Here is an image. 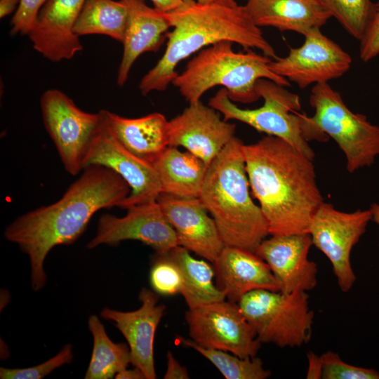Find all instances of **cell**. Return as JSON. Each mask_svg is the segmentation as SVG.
<instances>
[{
  "mask_svg": "<svg viewBox=\"0 0 379 379\" xmlns=\"http://www.w3.org/2000/svg\"><path fill=\"white\" fill-rule=\"evenodd\" d=\"M166 253L180 271L182 282L180 293L189 309L225 300V293L214 284V267L204 260L194 258L180 246Z\"/></svg>",
  "mask_w": 379,
  "mask_h": 379,
  "instance_id": "25",
  "label": "cell"
},
{
  "mask_svg": "<svg viewBox=\"0 0 379 379\" xmlns=\"http://www.w3.org/2000/svg\"><path fill=\"white\" fill-rule=\"evenodd\" d=\"M243 145L233 138L211 161L198 198L226 246L255 252L270 233L260 206L251 197Z\"/></svg>",
  "mask_w": 379,
  "mask_h": 379,
  "instance_id": "4",
  "label": "cell"
},
{
  "mask_svg": "<svg viewBox=\"0 0 379 379\" xmlns=\"http://www.w3.org/2000/svg\"><path fill=\"white\" fill-rule=\"evenodd\" d=\"M101 116V123L85 161L101 165L118 173L129 185L131 192L121 208L157 201L162 192L153 164L126 149L112 134Z\"/></svg>",
  "mask_w": 379,
  "mask_h": 379,
  "instance_id": "13",
  "label": "cell"
},
{
  "mask_svg": "<svg viewBox=\"0 0 379 379\" xmlns=\"http://www.w3.org/2000/svg\"><path fill=\"white\" fill-rule=\"evenodd\" d=\"M309 359V367L307 378H321V362L320 357H317L314 353L307 354Z\"/></svg>",
  "mask_w": 379,
  "mask_h": 379,
  "instance_id": "37",
  "label": "cell"
},
{
  "mask_svg": "<svg viewBox=\"0 0 379 379\" xmlns=\"http://www.w3.org/2000/svg\"><path fill=\"white\" fill-rule=\"evenodd\" d=\"M20 0H0V18L2 19L18 8Z\"/></svg>",
  "mask_w": 379,
  "mask_h": 379,
  "instance_id": "39",
  "label": "cell"
},
{
  "mask_svg": "<svg viewBox=\"0 0 379 379\" xmlns=\"http://www.w3.org/2000/svg\"><path fill=\"white\" fill-rule=\"evenodd\" d=\"M128 10V20L123 41L124 52L117 83L123 86L137 58L142 53L157 51L171 27L164 15L148 6L144 0H121Z\"/></svg>",
  "mask_w": 379,
  "mask_h": 379,
  "instance_id": "21",
  "label": "cell"
},
{
  "mask_svg": "<svg viewBox=\"0 0 379 379\" xmlns=\"http://www.w3.org/2000/svg\"><path fill=\"white\" fill-rule=\"evenodd\" d=\"M163 193L199 197L208 165L192 153L168 146L152 162ZM161 192V193H162Z\"/></svg>",
  "mask_w": 379,
  "mask_h": 379,
  "instance_id": "24",
  "label": "cell"
},
{
  "mask_svg": "<svg viewBox=\"0 0 379 379\" xmlns=\"http://www.w3.org/2000/svg\"><path fill=\"white\" fill-rule=\"evenodd\" d=\"M244 7L259 27H272L303 36L321 29L331 18L317 0H247Z\"/></svg>",
  "mask_w": 379,
  "mask_h": 379,
  "instance_id": "22",
  "label": "cell"
},
{
  "mask_svg": "<svg viewBox=\"0 0 379 379\" xmlns=\"http://www.w3.org/2000/svg\"><path fill=\"white\" fill-rule=\"evenodd\" d=\"M48 0H20L11 21V33L27 34L32 30L38 14Z\"/></svg>",
  "mask_w": 379,
  "mask_h": 379,
  "instance_id": "33",
  "label": "cell"
},
{
  "mask_svg": "<svg viewBox=\"0 0 379 379\" xmlns=\"http://www.w3.org/2000/svg\"><path fill=\"white\" fill-rule=\"evenodd\" d=\"M130 192L118 173L101 165H89L59 200L20 215L6 227V240L29 258L34 291L46 283L44 261L51 249L73 244L98 211L121 207Z\"/></svg>",
  "mask_w": 379,
  "mask_h": 379,
  "instance_id": "1",
  "label": "cell"
},
{
  "mask_svg": "<svg viewBox=\"0 0 379 379\" xmlns=\"http://www.w3.org/2000/svg\"><path fill=\"white\" fill-rule=\"evenodd\" d=\"M369 209L372 215L371 220L379 225V204L374 203L371 204Z\"/></svg>",
  "mask_w": 379,
  "mask_h": 379,
  "instance_id": "41",
  "label": "cell"
},
{
  "mask_svg": "<svg viewBox=\"0 0 379 379\" xmlns=\"http://www.w3.org/2000/svg\"><path fill=\"white\" fill-rule=\"evenodd\" d=\"M213 264L218 286L230 301L238 302L257 289L279 291V284L270 267L255 252L225 245Z\"/></svg>",
  "mask_w": 379,
  "mask_h": 379,
  "instance_id": "20",
  "label": "cell"
},
{
  "mask_svg": "<svg viewBox=\"0 0 379 379\" xmlns=\"http://www.w3.org/2000/svg\"><path fill=\"white\" fill-rule=\"evenodd\" d=\"M126 210L127 213L123 217L101 215L95 235L87 248L93 249L102 244L136 240L150 246L157 253H166L178 246L175 232L157 201L134 205Z\"/></svg>",
  "mask_w": 379,
  "mask_h": 379,
  "instance_id": "14",
  "label": "cell"
},
{
  "mask_svg": "<svg viewBox=\"0 0 379 379\" xmlns=\"http://www.w3.org/2000/svg\"><path fill=\"white\" fill-rule=\"evenodd\" d=\"M116 379H146L143 372L137 367L128 368L119 371L114 377Z\"/></svg>",
  "mask_w": 379,
  "mask_h": 379,
  "instance_id": "38",
  "label": "cell"
},
{
  "mask_svg": "<svg viewBox=\"0 0 379 379\" xmlns=\"http://www.w3.org/2000/svg\"><path fill=\"white\" fill-rule=\"evenodd\" d=\"M104 121L115 138L128 151L150 163L168 146V121L154 112L138 118H126L102 109Z\"/></svg>",
  "mask_w": 379,
  "mask_h": 379,
  "instance_id": "23",
  "label": "cell"
},
{
  "mask_svg": "<svg viewBox=\"0 0 379 379\" xmlns=\"http://www.w3.org/2000/svg\"><path fill=\"white\" fill-rule=\"evenodd\" d=\"M181 342L196 350L211 362L226 379H265L271 375L262 360L256 357L242 358L219 350L208 349L191 339L182 338Z\"/></svg>",
  "mask_w": 379,
  "mask_h": 379,
  "instance_id": "28",
  "label": "cell"
},
{
  "mask_svg": "<svg viewBox=\"0 0 379 379\" xmlns=\"http://www.w3.org/2000/svg\"><path fill=\"white\" fill-rule=\"evenodd\" d=\"M74 357L72 346L66 344L60 352L46 361L29 368H0L1 379H41L58 368L69 364Z\"/></svg>",
  "mask_w": 379,
  "mask_h": 379,
  "instance_id": "31",
  "label": "cell"
},
{
  "mask_svg": "<svg viewBox=\"0 0 379 379\" xmlns=\"http://www.w3.org/2000/svg\"><path fill=\"white\" fill-rule=\"evenodd\" d=\"M200 4H219L230 6H234L238 4L234 0H196Z\"/></svg>",
  "mask_w": 379,
  "mask_h": 379,
  "instance_id": "40",
  "label": "cell"
},
{
  "mask_svg": "<svg viewBox=\"0 0 379 379\" xmlns=\"http://www.w3.org/2000/svg\"><path fill=\"white\" fill-rule=\"evenodd\" d=\"M138 299L141 305L136 310L122 312L105 307L100 316L112 321L124 336L133 367L140 369L146 379H155L154 337L166 307L158 304L159 296L156 292L146 288L141 289Z\"/></svg>",
  "mask_w": 379,
  "mask_h": 379,
  "instance_id": "18",
  "label": "cell"
},
{
  "mask_svg": "<svg viewBox=\"0 0 379 379\" xmlns=\"http://www.w3.org/2000/svg\"><path fill=\"white\" fill-rule=\"evenodd\" d=\"M185 320L191 340L203 347L247 358L261 347L238 302L222 300L188 309Z\"/></svg>",
  "mask_w": 379,
  "mask_h": 379,
  "instance_id": "10",
  "label": "cell"
},
{
  "mask_svg": "<svg viewBox=\"0 0 379 379\" xmlns=\"http://www.w3.org/2000/svg\"><path fill=\"white\" fill-rule=\"evenodd\" d=\"M371 218L370 209L346 213L324 201L310 222L308 232L312 244L331 262L343 292H348L356 281L350 254Z\"/></svg>",
  "mask_w": 379,
  "mask_h": 379,
  "instance_id": "11",
  "label": "cell"
},
{
  "mask_svg": "<svg viewBox=\"0 0 379 379\" xmlns=\"http://www.w3.org/2000/svg\"><path fill=\"white\" fill-rule=\"evenodd\" d=\"M166 358L167 367L164 378L188 379L190 378L187 368L179 363L172 352H168Z\"/></svg>",
  "mask_w": 379,
  "mask_h": 379,
  "instance_id": "35",
  "label": "cell"
},
{
  "mask_svg": "<svg viewBox=\"0 0 379 379\" xmlns=\"http://www.w3.org/2000/svg\"><path fill=\"white\" fill-rule=\"evenodd\" d=\"M354 39L360 41L374 13L372 0H317Z\"/></svg>",
  "mask_w": 379,
  "mask_h": 379,
  "instance_id": "29",
  "label": "cell"
},
{
  "mask_svg": "<svg viewBox=\"0 0 379 379\" xmlns=\"http://www.w3.org/2000/svg\"><path fill=\"white\" fill-rule=\"evenodd\" d=\"M243 152L249 185L270 235L308 232L312 217L324 202L313 160L270 135L255 143L244 144Z\"/></svg>",
  "mask_w": 379,
  "mask_h": 379,
  "instance_id": "2",
  "label": "cell"
},
{
  "mask_svg": "<svg viewBox=\"0 0 379 379\" xmlns=\"http://www.w3.org/2000/svg\"><path fill=\"white\" fill-rule=\"evenodd\" d=\"M310 104V117L317 128L333 139L346 158V168L353 173L371 166L379 155V127L359 113L352 112L340 93L328 82L315 84Z\"/></svg>",
  "mask_w": 379,
  "mask_h": 379,
  "instance_id": "8",
  "label": "cell"
},
{
  "mask_svg": "<svg viewBox=\"0 0 379 379\" xmlns=\"http://www.w3.org/2000/svg\"><path fill=\"white\" fill-rule=\"evenodd\" d=\"M40 107L45 128L64 168L70 175H78L84 169L86 158L100 127V112L81 110L58 89L46 91L41 97Z\"/></svg>",
  "mask_w": 379,
  "mask_h": 379,
  "instance_id": "9",
  "label": "cell"
},
{
  "mask_svg": "<svg viewBox=\"0 0 379 379\" xmlns=\"http://www.w3.org/2000/svg\"><path fill=\"white\" fill-rule=\"evenodd\" d=\"M256 91L264 100L256 109H241L231 100L227 91L220 88L210 98L208 105L223 115V119L237 120L255 130L279 138L298 149L312 160L315 154L308 142L326 141L322 133L305 114L299 113V96L267 79H260Z\"/></svg>",
  "mask_w": 379,
  "mask_h": 379,
  "instance_id": "6",
  "label": "cell"
},
{
  "mask_svg": "<svg viewBox=\"0 0 379 379\" xmlns=\"http://www.w3.org/2000/svg\"><path fill=\"white\" fill-rule=\"evenodd\" d=\"M157 201L175 232L178 246L213 263L225 244L200 199L162 192Z\"/></svg>",
  "mask_w": 379,
  "mask_h": 379,
  "instance_id": "16",
  "label": "cell"
},
{
  "mask_svg": "<svg viewBox=\"0 0 379 379\" xmlns=\"http://www.w3.org/2000/svg\"><path fill=\"white\" fill-rule=\"evenodd\" d=\"M154 8L158 11L165 13L179 8L188 0H150Z\"/></svg>",
  "mask_w": 379,
  "mask_h": 379,
  "instance_id": "36",
  "label": "cell"
},
{
  "mask_svg": "<svg viewBox=\"0 0 379 379\" xmlns=\"http://www.w3.org/2000/svg\"><path fill=\"white\" fill-rule=\"evenodd\" d=\"M271 236L261 241L255 253L270 267L279 284V291L312 290L317 283V266L308 258L313 245L310 234Z\"/></svg>",
  "mask_w": 379,
  "mask_h": 379,
  "instance_id": "17",
  "label": "cell"
},
{
  "mask_svg": "<svg viewBox=\"0 0 379 379\" xmlns=\"http://www.w3.org/2000/svg\"><path fill=\"white\" fill-rule=\"evenodd\" d=\"M236 126L200 100L168 121V146L182 147L208 166L235 137Z\"/></svg>",
  "mask_w": 379,
  "mask_h": 379,
  "instance_id": "15",
  "label": "cell"
},
{
  "mask_svg": "<svg viewBox=\"0 0 379 379\" xmlns=\"http://www.w3.org/2000/svg\"><path fill=\"white\" fill-rule=\"evenodd\" d=\"M232 44L222 41L201 50L172 84L190 103L200 100L210 88L222 86L233 102H254L260 98L256 91L260 79L287 87L290 81L270 68V58L251 49L235 52Z\"/></svg>",
  "mask_w": 379,
  "mask_h": 379,
  "instance_id": "5",
  "label": "cell"
},
{
  "mask_svg": "<svg viewBox=\"0 0 379 379\" xmlns=\"http://www.w3.org/2000/svg\"><path fill=\"white\" fill-rule=\"evenodd\" d=\"M85 0H48L28 34L33 48L53 62L72 59L83 46L74 27Z\"/></svg>",
  "mask_w": 379,
  "mask_h": 379,
  "instance_id": "19",
  "label": "cell"
},
{
  "mask_svg": "<svg viewBox=\"0 0 379 379\" xmlns=\"http://www.w3.org/2000/svg\"><path fill=\"white\" fill-rule=\"evenodd\" d=\"M359 42V57L363 62L370 61L379 55V0L375 3L373 17Z\"/></svg>",
  "mask_w": 379,
  "mask_h": 379,
  "instance_id": "34",
  "label": "cell"
},
{
  "mask_svg": "<svg viewBox=\"0 0 379 379\" xmlns=\"http://www.w3.org/2000/svg\"><path fill=\"white\" fill-rule=\"evenodd\" d=\"M305 291H252L238 302L261 343L300 347L311 338L314 312Z\"/></svg>",
  "mask_w": 379,
  "mask_h": 379,
  "instance_id": "7",
  "label": "cell"
},
{
  "mask_svg": "<svg viewBox=\"0 0 379 379\" xmlns=\"http://www.w3.org/2000/svg\"><path fill=\"white\" fill-rule=\"evenodd\" d=\"M93 345L86 379H109L131 364L128 344L115 343L107 335L105 328L94 314L88 320Z\"/></svg>",
  "mask_w": 379,
  "mask_h": 379,
  "instance_id": "27",
  "label": "cell"
},
{
  "mask_svg": "<svg viewBox=\"0 0 379 379\" xmlns=\"http://www.w3.org/2000/svg\"><path fill=\"white\" fill-rule=\"evenodd\" d=\"M127 20V7L121 0H85L74 32L78 36L103 34L123 43Z\"/></svg>",
  "mask_w": 379,
  "mask_h": 379,
  "instance_id": "26",
  "label": "cell"
},
{
  "mask_svg": "<svg viewBox=\"0 0 379 379\" xmlns=\"http://www.w3.org/2000/svg\"><path fill=\"white\" fill-rule=\"evenodd\" d=\"M304 36L302 46L290 48L286 56L272 60L270 66L275 74L303 89L339 78L350 69L351 56L319 28Z\"/></svg>",
  "mask_w": 379,
  "mask_h": 379,
  "instance_id": "12",
  "label": "cell"
},
{
  "mask_svg": "<svg viewBox=\"0 0 379 379\" xmlns=\"http://www.w3.org/2000/svg\"><path fill=\"white\" fill-rule=\"evenodd\" d=\"M172 32L166 33V48L157 63L143 76L139 89L144 95L166 90L178 75V65L192 54L215 43L228 41L246 50L258 49L277 58L273 46L246 13L244 6L200 4L188 0L179 8L163 13Z\"/></svg>",
  "mask_w": 379,
  "mask_h": 379,
  "instance_id": "3",
  "label": "cell"
},
{
  "mask_svg": "<svg viewBox=\"0 0 379 379\" xmlns=\"http://www.w3.org/2000/svg\"><path fill=\"white\" fill-rule=\"evenodd\" d=\"M321 378L324 379H379V372L345 363L340 356L329 351L320 357Z\"/></svg>",
  "mask_w": 379,
  "mask_h": 379,
  "instance_id": "32",
  "label": "cell"
},
{
  "mask_svg": "<svg viewBox=\"0 0 379 379\" xmlns=\"http://www.w3.org/2000/svg\"><path fill=\"white\" fill-rule=\"evenodd\" d=\"M149 272V282L154 292L164 295L180 293L182 275L178 265L167 253H157Z\"/></svg>",
  "mask_w": 379,
  "mask_h": 379,
  "instance_id": "30",
  "label": "cell"
}]
</instances>
